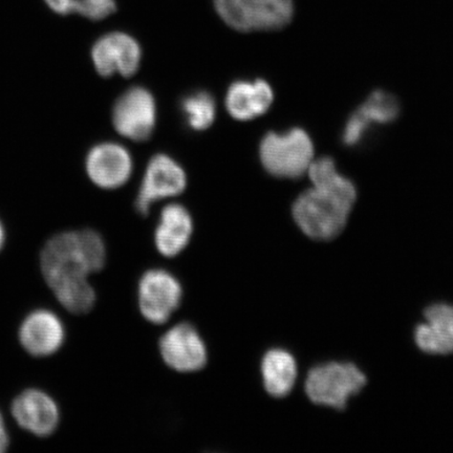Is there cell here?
I'll return each mask as SVG.
<instances>
[{"label": "cell", "instance_id": "ba28073f", "mask_svg": "<svg viewBox=\"0 0 453 453\" xmlns=\"http://www.w3.org/2000/svg\"><path fill=\"white\" fill-rule=\"evenodd\" d=\"M183 290L180 281L162 269L147 271L138 288L142 316L154 325H164L180 307Z\"/></svg>", "mask_w": 453, "mask_h": 453}, {"label": "cell", "instance_id": "4fadbf2b", "mask_svg": "<svg viewBox=\"0 0 453 453\" xmlns=\"http://www.w3.org/2000/svg\"><path fill=\"white\" fill-rule=\"evenodd\" d=\"M274 101L271 85L263 81H239L226 90L225 104L229 115L239 121H250L267 112Z\"/></svg>", "mask_w": 453, "mask_h": 453}, {"label": "cell", "instance_id": "5bb4252c", "mask_svg": "<svg viewBox=\"0 0 453 453\" xmlns=\"http://www.w3.org/2000/svg\"><path fill=\"white\" fill-rule=\"evenodd\" d=\"M22 347L33 356L52 355L65 340V330L58 317L48 311L31 314L22 324L19 332Z\"/></svg>", "mask_w": 453, "mask_h": 453}, {"label": "cell", "instance_id": "7c38bea8", "mask_svg": "<svg viewBox=\"0 0 453 453\" xmlns=\"http://www.w3.org/2000/svg\"><path fill=\"white\" fill-rule=\"evenodd\" d=\"M17 423L39 437L52 434L59 423V411L48 395L36 389L27 390L17 396L12 405Z\"/></svg>", "mask_w": 453, "mask_h": 453}, {"label": "cell", "instance_id": "e0dca14e", "mask_svg": "<svg viewBox=\"0 0 453 453\" xmlns=\"http://www.w3.org/2000/svg\"><path fill=\"white\" fill-rule=\"evenodd\" d=\"M264 387L274 398H283L292 392L297 378L294 357L285 349H271L262 362Z\"/></svg>", "mask_w": 453, "mask_h": 453}, {"label": "cell", "instance_id": "2e32d148", "mask_svg": "<svg viewBox=\"0 0 453 453\" xmlns=\"http://www.w3.org/2000/svg\"><path fill=\"white\" fill-rule=\"evenodd\" d=\"M426 324L418 326L415 340L424 353L449 355L453 353V305L434 304L424 311Z\"/></svg>", "mask_w": 453, "mask_h": 453}, {"label": "cell", "instance_id": "8992f818", "mask_svg": "<svg viewBox=\"0 0 453 453\" xmlns=\"http://www.w3.org/2000/svg\"><path fill=\"white\" fill-rule=\"evenodd\" d=\"M111 119L113 127L122 137L135 142L149 140L157 124L154 95L143 87L128 88L113 105Z\"/></svg>", "mask_w": 453, "mask_h": 453}, {"label": "cell", "instance_id": "30bf717a", "mask_svg": "<svg viewBox=\"0 0 453 453\" xmlns=\"http://www.w3.org/2000/svg\"><path fill=\"white\" fill-rule=\"evenodd\" d=\"M160 352L164 362L180 372L201 371L208 361L205 342L189 324H180L164 334Z\"/></svg>", "mask_w": 453, "mask_h": 453}, {"label": "cell", "instance_id": "7402d4cb", "mask_svg": "<svg viewBox=\"0 0 453 453\" xmlns=\"http://www.w3.org/2000/svg\"><path fill=\"white\" fill-rule=\"evenodd\" d=\"M4 232L2 224H0V249H2V247L4 245Z\"/></svg>", "mask_w": 453, "mask_h": 453}, {"label": "cell", "instance_id": "ac0fdd59", "mask_svg": "<svg viewBox=\"0 0 453 453\" xmlns=\"http://www.w3.org/2000/svg\"><path fill=\"white\" fill-rule=\"evenodd\" d=\"M180 109L187 127L196 132L208 129L217 118V102L206 90H196L186 95L180 101Z\"/></svg>", "mask_w": 453, "mask_h": 453}, {"label": "cell", "instance_id": "9c48e42d", "mask_svg": "<svg viewBox=\"0 0 453 453\" xmlns=\"http://www.w3.org/2000/svg\"><path fill=\"white\" fill-rule=\"evenodd\" d=\"M92 58L100 76L111 78L119 73L128 78L140 69L142 49L127 33H107L94 44Z\"/></svg>", "mask_w": 453, "mask_h": 453}, {"label": "cell", "instance_id": "8fae6325", "mask_svg": "<svg viewBox=\"0 0 453 453\" xmlns=\"http://www.w3.org/2000/svg\"><path fill=\"white\" fill-rule=\"evenodd\" d=\"M85 166L94 184L104 189H117L132 177L134 163L126 147L104 142L90 150Z\"/></svg>", "mask_w": 453, "mask_h": 453}, {"label": "cell", "instance_id": "ffe728a7", "mask_svg": "<svg viewBox=\"0 0 453 453\" xmlns=\"http://www.w3.org/2000/svg\"><path fill=\"white\" fill-rule=\"evenodd\" d=\"M54 12L67 15L78 13L92 20L106 19L116 12L115 0H44Z\"/></svg>", "mask_w": 453, "mask_h": 453}, {"label": "cell", "instance_id": "7a4b0ae2", "mask_svg": "<svg viewBox=\"0 0 453 453\" xmlns=\"http://www.w3.org/2000/svg\"><path fill=\"white\" fill-rule=\"evenodd\" d=\"M308 173L313 187L294 203V220L311 240H334L347 226L357 198L356 187L339 173L335 161L328 157L314 160Z\"/></svg>", "mask_w": 453, "mask_h": 453}, {"label": "cell", "instance_id": "277c9868", "mask_svg": "<svg viewBox=\"0 0 453 453\" xmlns=\"http://www.w3.org/2000/svg\"><path fill=\"white\" fill-rule=\"evenodd\" d=\"M226 26L239 32L277 31L293 19V0H213Z\"/></svg>", "mask_w": 453, "mask_h": 453}, {"label": "cell", "instance_id": "52a82bcc", "mask_svg": "<svg viewBox=\"0 0 453 453\" xmlns=\"http://www.w3.org/2000/svg\"><path fill=\"white\" fill-rule=\"evenodd\" d=\"M186 185V173L177 161L165 154L152 157L135 197V211L146 217L155 203L182 194Z\"/></svg>", "mask_w": 453, "mask_h": 453}, {"label": "cell", "instance_id": "5b68a950", "mask_svg": "<svg viewBox=\"0 0 453 453\" xmlns=\"http://www.w3.org/2000/svg\"><path fill=\"white\" fill-rule=\"evenodd\" d=\"M366 382L365 373L355 365L331 362L311 368L305 381V393L317 405L343 411L349 396L358 395Z\"/></svg>", "mask_w": 453, "mask_h": 453}, {"label": "cell", "instance_id": "6da1fadb", "mask_svg": "<svg viewBox=\"0 0 453 453\" xmlns=\"http://www.w3.org/2000/svg\"><path fill=\"white\" fill-rule=\"evenodd\" d=\"M106 248L94 230L64 232L50 239L42 253L45 281L58 302L73 314H87L96 302L88 275L104 268Z\"/></svg>", "mask_w": 453, "mask_h": 453}, {"label": "cell", "instance_id": "9a60e30c", "mask_svg": "<svg viewBox=\"0 0 453 453\" xmlns=\"http://www.w3.org/2000/svg\"><path fill=\"white\" fill-rule=\"evenodd\" d=\"M194 234V220L186 207L169 203L163 209L155 232V243L163 257H174L185 250Z\"/></svg>", "mask_w": 453, "mask_h": 453}, {"label": "cell", "instance_id": "3957f363", "mask_svg": "<svg viewBox=\"0 0 453 453\" xmlns=\"http://www.w3.org/2000/svg\"><path fill=\"white\" fill-rule=\"evenodd\" d=\"M260 162L275 178L297 179L308 173L314 160V145L303 128L270 132L259 145Z\"/></svg>", "mask_w": 453, "mask_h": 453}, {"label": "cell", "instance_id": "d6986e66", "mask_svg": "<svg viewBox=\"0 0 453 453\" xmlns=\"http://www.w3.org/2000/svg\"><path fill=\"white\" fill-rule=\"evenodd\" d=\"M368 127L387 126L399 116L400 106L395 96L383 90H376L355 111Z\"/></svg>", "mask_w": 453, "mask_h": 453}, {"label": "cell", "instance_id": "44dd1931", "mask_svg": "<svg viewBox=\"0 0 453 453\" xmlns=\"http://www.w3.org/2000/svg\"><path fill=\"white\" fill-rule=\"evenodd\" d=\"M9 446V438L8 434L5 432L4 418L2 415H0V453L4 452L8 449Z\"/></svg>", "mask_w": 453, "mask_h": 453}]
</instances>
